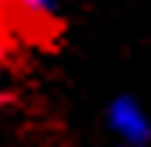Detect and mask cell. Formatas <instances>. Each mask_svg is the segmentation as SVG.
Instances as JSON below:
<instances>
[{"mask_svg": "<svg viewBox=\"0 0 151 147\" xmlns=\"http://www.w3.org/2000/svg\"><path fill=\"white\" fill-rule=\"evenodd\" d=\"M106 126L123 147H148L151 144V116L130 95H119L106 109Z\"/></svg>", "mask_w": 151, "mask_h": 147, "instance_id": "6da1fadb", "label": "cell"}, {"mask_svg": "<svg viewBox=\"0 0 151 147\" xmlns=\"http://www.w3.org/2000/svg\"><path fill=\"white\" fill-rule=\"evenodd\" d=\"M21 11H25L32 21L46 25V21L56 18V0H21Z\"/></svg>", "mask_w": 151, "mask_h": 147, "instance_id": "7a4b0ae2", "label": "cell"}, {"mask_svg": "<svg viewBox=\"0 0 151 147\" xmlns=\"http://www.w3.org/2000/svg\"><path fill=\"white\" fill-rule=\"evenodd\" d=\"M4 60H7V28L0 21V67H4Z\"/></svg>", "mask_w": 151, "mask_h": 147, "instance_id": "3957f363", "label": "cell"}]
</instances>
